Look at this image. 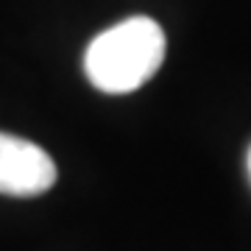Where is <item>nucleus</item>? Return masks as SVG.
<instances>
[{"mask_svg": "<svg viewBox=\"0 0 251 251\" xmlns=\"http://www.w3.org/2000/svg\"><path fill=\"white\" fill-rule=\"evenodd\" d=\"M165 31L151 17H128L106 28L84 53V73L95 90L126 95L140 90L165 62Z\"/></svg>", "mask_w": 251, "mask_h": 251, "instance_id": "nucleus-1", "label": "nucleus"}, {"mask_svg": "<svg viewBox=\"0 0 251 251\" xmlns=\"http://www.w3.org/2000/svg\"><path fill=\"white\" fill-rule=\"evenodd\" d=\"M246 168H249V179H251V145H249V156H246Z\"/></svg>", "mask_w": 251, "mask_h": 251, "instance_id": "nucleus-3", "label": "nucleus"}, {"mask_svg": "<svg viewBox=\"0 0 251 251\" xmlns=\"http://www.w3.org/2000/svg\"><path fill=\"white\" fill-rule=\"evenodd\" d=\"M56 162L31 140L0 131V193L14 198L42 196L56 184Z\"/></svg>", "mask_w": 251, "mask_h": 251, "instance_id": "nucleus-2", "label": "nucleus"}]
</instances>
